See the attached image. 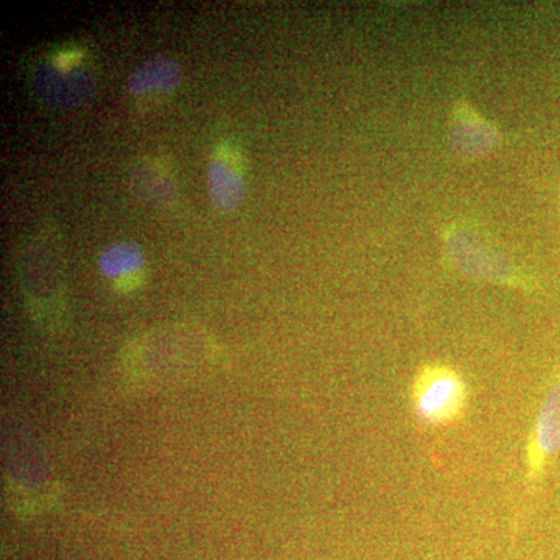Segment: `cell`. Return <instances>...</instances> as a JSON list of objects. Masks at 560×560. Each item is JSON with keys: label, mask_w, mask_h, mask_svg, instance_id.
Masks as SVG:
<instances>
[{"label": "cell", "mask_w": 560, "mask_h": 560, "mask_svg": "<svg viewBox=\"0 0 560 560\" xmlns=\"http://www.w3.org/2000/svg\"><path fill=\"white\" fill-rule=\"evenodd\" d=\"M467 400L469 389L466 381L447 364H425L412 381V410L427 425L442 427L456 422L466 410Z\"/></svg>", "instance_id": "obj_1"}, {"label": "cell", "mask_w": 560, "mask_h": 560, "mask_svg": "<svg viewBox=\"0 0 560 560\" xmlns=\"http://www.w3.org/2000/svg\"><path fill=\"white\" fill-rule=\"evenodd\" d=\"M560 452V370L551 381L530 431L526 452V481L537 485Z\"/></svg>", "instance_id": "obj_2"}, {"label": "cell", "mask_w": 560, "mask_h": 560, "mask_svg": "<svg viewBox=\"0 0 560 560\" xmlns=\"http://www.w3.org/2000/svg\"><path fill=\"white\" fill-rule=\"evenodd\" d=\"M242 161L232 147H220L215 160L209 165V187L213 201L220 209L237 208L242 201L243 186Z\"/></svg>", "instance_id": "obj_3"}, {"label": "cell", "mask_w": 560, "mask_h": 560, "mask_svg": "<svg viewBox=\"0 0 560 560\" xmlns=\"http://www.w3.org/2000/svg\"><path fill=\"white\" fill-rule=\"evenodd\" d=\"M179 75V68L175 61L158 57L132 75L130 88L138 95L150 90L172 91L178 84Z\"/></svg>", "instance_id": "obj_4"}, {"label": "cell", "mask_w": 560, "mask_h": 560, "mask_svg": "<svg viewBox=\"0 0 560 560\" xmlns=\"http://www.w3.org/2000/svg\"><path fill=\"white\" fill-rule=\"evenodd\" d=\"M101 265L106 275L124 278L132 275L142 265V254L132 243H119L103 253Z\"/></svg>", "instance_id": "obj_5"}, {"label": "cell", "mask_w": 560, "mask_h": 560, "mask_svg": "<svg viewBox=\"0 0 560 560\" xmlns=\"http://www.w3.org/2000/svg\"><path fill=\"white\" fill-rule=\"evenodd\" d=\"M83 58V51L79 49H70L61 51V54L57 55V58L54 60L55 69L58 70H69L75 68L77 65Z\"/></svg>", "instance_id": "obj_6"}]
</instances>
